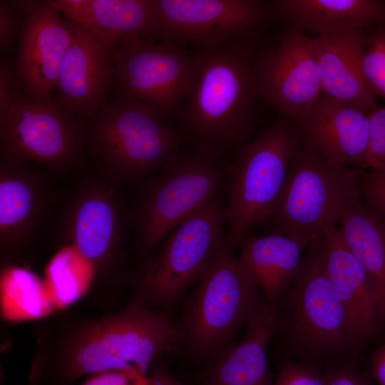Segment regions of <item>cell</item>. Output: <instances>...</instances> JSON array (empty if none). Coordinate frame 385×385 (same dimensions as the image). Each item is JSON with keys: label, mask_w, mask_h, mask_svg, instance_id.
I'll use <instances>...</instances> for the list:
<instances>
[{"label": "cell", "mask_w": 385, "mask_h": 385, "mask_svg": "<svg viewBox=\"0 0 385 385\" xmlns=\"http://www.w3.org/2000/svg\"><path fill=\"white\" fill-rule=\"evenodd\" d=\"M114 100L138 106L163 120L179 110L193 86L197 61L182 45L149 38L113 54Z\"/></svg>", "instance_id": "cell-11"}, {"label": "cell", "mask_w": 385, "mask_h": 385, "mask_svg": "<svg viewBox=\"0 0 385 385\" xmlns=\"http://www.w3.org/2000/svg\"><path fill=\"white\" fill-rule=\"evenodd\" d=\"M45 2L107 48L96 18L93 0H46Z\"/></svg>", "instance_id": "cell-29"}, {"label": "cell", "mask_w": 385, "mask_h": 385, "mask_svg": "<svg viewBox=\"0 0 385 385\" xmlns=\"http://www.w3.org/2000/svg\"><path fill=\"white\" fill-rule=\"evenodd\" d=\"M150 39L197 46L256 38L270 17L261 0H154Z\"/></svg>", "instance_id": "cell-13"}, {"label": "cell", "mask_w": 385, "mask_h": 385, "mask_svg": "<svg viewBox=\"0 0 385 385\" xmlns=\"http://www.w3.org/2000/svg\"><path fill=\"white\" fill-rule=\"evenodd\" d=\"M267 7L270 18L318 35L385 24V1L381 0H275Z\"/></svg>", "instance_id": "cell-22"}, {"label": "cell", "mask_w": 385, "mask_h": 385, "mask_svg": "<svg viewBox=\"0 0 385 385\" xmlns=\"http://www.w3.org/2000/svg\"><path fill=\"white\" fill-rule=\"evenodd\" d=\"M71 24L73 38L61 66L58 93L55 96L68 113L86 119L108 103L113 61L106 46L73 22Z\"/></svg>", "instance_id": "cell-17"}, {"label": "cell", "mask_w": 385, "mask_h": 385, "mask_svg": "<svg viewBox=\"0 0 385 385\" xmlns=\"http://www.w3.org/2000/svg\"><path fill=\"white\" fill-rule=\"evenodd\" d=\"M51 200L46 180L31 163L0 153V245L14 257L31 242Z\"/></svg>", "instance_id": "cell-16"}, {"label": "cell", "mask_w": 385, "mask_h": 385, "mask_svg": "<svg viewBox=\"0 0 385 385\" xmlns=\"http://www.w3.org/2000/svg\"><path fill=\"white\" fill-rule=\"evenodd\" d=\"M273 385H327V377L319 369L291 359L281 365Z\"/></svg>", "instance_id": "cell-31"}, {"label": "cell", "mask_w": 385, "mask_h": 385, "mask_svg": "<svg viewBox=\"0 0 385 385\" xmlns=\"http://www.w3.org/2000/svg\"><path fill=\"white\" fill-rule=\"evenodd\" d=\"M322 94L366 114L379 106L363 73L362 29L313 37Z\"/></svg>", "instance_id": "cell-20"}, {"label": "cell", "mask_w": 385, "mask_h": 385, "mask_svg": "<svg viewBox=\"0 0 385 385\" xmlns=\"http://www.w3.org/2000/svg\"><path fill=\"white\" fill-rule=\"evenodd\" d=\"M362 70L365 80L376 97L385 100V28L380 26L364 36Z\"/></svg>", "instance_id": "cell-28"}, {"label": "cell", "mask_w": 385, "mask_h": 385, "mask_svg": "<svg viewBox=\"0 0 385 385\" xmlns=\"http://www.w3.org/2000/svg\"><path fill=\"white\" fill-rule=\"evenodd\" d=\"M54 310L45 281L19 267L5 268L1 276V311L9 321H26L48 317Z\"/></svg>", "instance_id": "cell-26"}, {"label": "cell", "mask_w": 385, "mask_h": 385, "mask_svg": "<svg viewBox=\"0 0 385 385\" xmlns=\"http://www.w3.org/2000/svg\"><path fill=\"white\" fill-rule=\"evenodd\" d=\"M359 184L361 197L385 218V170L359 169Z\"/></svg>", "instance_id": "cell-33"}, {"label": "cell", "mask_w": 385, "mask_h": 385, "mask_svg": "<svg viewBox=\"0 0 385 385\" xmlns=\"http://www.w3.org/2000/svg\"><path fill=\"white\" fill-rule=\"evenodd\" d=\"M227 239L185 302L180 347L207 363L235 344L259 289Z\"/></svg>", "instance_id": "cell-7"}, {"label": "cell", "mask_w": 385, "mask_h": 385, "mask_svg": "<svg viewBox=\"0 0 385 385\" xmlns=\"http://www.w3.org/2000/svg\"><path fill=\"white\" fill-rule=\"evenodd\" d=\"M275 306L274 337L295 361L319 369L338 366L354 353L344 310L327 274L322 237L305 250L302 263Z\"/></svg>", "instance_id": "cell-3"}, {"label": "cell", "mask_w": 385, "mask_h": 385, "mask_svg": "<svg viewBox=\"0 0 385 385\" xmlns=\"http://www.w3.org/2000/svg\"><path fill=\"white\" fill-rule=\"evenodd\" d=\"M81 385H150V381L138 370H118L88 376Z\"/></svg>", "instance_id": "cell-34"}, {"label": "cell", "mask_w": 385, "mask_h": 385, "mask_svg": "<svg viewBox=\"0 0 385 385\" xmlns=\"http://www.w3.org/2000/svg\"><path fill=\"white\" fill-rule=\"evenodd\" d=\"M325 374L327 385H369L361 374L349 363L331 367Z\"/></svg>", "instance_id": "cell-35"}, {"label": "cell", "mask_w": 385, "mask_h": 385, "mask_svg": "<svg viewBox=\"0 0 385 385\" xmlns=\"http://www.w3.org/2000/svg\"><path fill=\"white\" fill-rule=\"evenodd\" d=\"M339 225L346 245L366 272L382 327L385 324V218L361 197Z\"/></svg>", "instance_id": "cell-24"}, {"label": "cell", "mask_w": 385, "mask_h": 385, "mask_svg": "<svg viewBox=\"0 0 385 385\" xmlns=\"http://www.w3.org/2000/svg\"><path fill=\"white\" fill-rule=\"evenodd\" d=\"M168 315L133 300L126 308L68 324L33 362L30 385H71L86 375L138 370L180 347Z\"/></svg>", "instance_id": "cell-1"}, {"label": "cell", "mask_w": 385, "mask_h": 385, "mask_svg": "<svg viewBox=\"0 0 385 385\" xmlns=\"http://www.w3.org/2000/svg\"><path fill=\"white\" fill-rule=\"evenodd\" d=\"M225 168L219 160L180 152L160 170L137 187L129 222L141 263L185 220L218 191Z\"/></svg>", "instance_id": "cell-9"}, {"label": "cell", "mask_w": 385, "mask_h": 385, "mask_svg": "<svg viewBox=\"0 0 385 385\" xmlns=\"http://www.w3.org/2000/svg\"><path fill=\"white\" fill-rule=\"evenodd\" d=\"M93 5L111 55L133 41L150 39L155 20L154 0H93Z\"/></svg>", "instance_id": "cell-25"}, {"label": "cell", "mask_w": 385, "mask_h": 385, "mask_svg": "<svg viewBox=\"0 0 385 385\" xmlns=\"http://www.w3.org/2000/svg\"><path fill=\"white\" fill-rule=\"evenodd\" d=\"M309 246L294 238L270 234L248 236L238 257L267 301L275 305L296 274Z\"/></svg>", "instance_id": "cell-23"}, {"label": "cell", "mask_w": 385, "mask_h": 385, "mask_svg": "<svg viewBox=\"0 0 385 385\" xmlns=\"http://www.w3.org/2000/svg\"><path fill=\"white\" fill-rule=\"evenodd\" d=\"M255 38L196 46V77L179 108L178 128L195 153L220 161L251 139L260 98Z\"/></svg>", "instance_id": "cell-2"}, {"label": "cell", "mask_w": 385, "mask_h": 385, "mask_svg": "<svg viewBox=\"0 0 385 385\" xmlns=\"http://www.w3.org/2000/svg\"><path fill=\"white\" fill-rule=\"evenodd\" d=\"M86 154L116 184L136 187L163 168L185 140L150 111L134 104L111 101L88 118Z\"/></svg>", "instance_id": "cell-6"}, {"label": "cell", "mask_w": 385, "mask_h": 385, "mask_svg": "<svg viewBox=\"0 0 385 385\" xmlns=\"http://www.w3.org/2000/svg\"><path fill=\"white\" fill-rule=\"evenodd\" d=\"M256 75L259 98L295 121L322 93L313 38L292 28L258 49Z\"/></svg>", "instance_id": "cell-14"}, {"label": "cell", "mask_w": 385, "mask_h": 385, "mask_svg": "<svg viewBox=\"0 0 385 385\" xmlns=\"http://www.w3.org/2000/svg\"><path fill=\"white\" fill-rule=\"evenodd\" d=\"M96 273L94 264L74 246L66 245L53 257L45 284L54 309H63L88 290Z\"/></svg>", "instance_id": "cell-27"}, {"label": "cell", "mask_w": 385, "mask_h": 385, "mask_svg": "<svg viewBox=\"0 0 385 385\" xmlns=\"http://www.w3.org/2000/svg\"><path fill=\"white\" fill-rule=\"evenodd\" d=\"M275 314V306L259 290L244 337L207 363L203 385H273L267 349L274 334Z\"/></svg>", "instance_id": "cell-21"}, {"label": "cell", "mask_w": 385, "mask_h": 385, "mask_svg": "<svg viewBox=\"0 0 385 385\" xmlns=\"http://www.w3.org/2000/svg\"><path fill=\"white\" fill-rule=\"evenodd\" d=\"M86 140L83 119L68 113L52 94L27 96L13 66L1 58V153L65 172L82 163Z\"/></svg>", "instance_id": "cell-4"}, {"label": "cell", "mask_w": 385, "mask_h": 385, "mask_svg": "<svg viewBox=\"0 0 385 385\" xmlns=\"http://www.w3.org/2000/svg\"><path fill=\"white\" fill-rule=\"evenodd\" d=\"M225 225V205L219 190L141 263L135 277L134 299L148 307H173L208 268L226 238Z\"/></svg>", "instance_id": "cell-10"}, {"label": "cell", "mask_w": 385, "mask_h": 385, "mask_svg": "<svg viewBox=\"0 0 385 385\" xmlns=\"http://www.w3.org/2000/svg\"><path fill=\"white\" fill-rule=\"evenodd\" d=\"M359 173L327 160L300 138L276 202L272 233L307 246L323 237L361 198Z\"/></svg>", "instance_id": "cell-5"}, {"label": "cell", "mask_w": 385, "mask_h": 385, "mask_svg": "<svg viewBox=\"0 0 385 385\" xmlns=\"http://www.w3.org/2000/svg\"><path fill=\"white\" fill-rule=\"evenodd\" d=\"M369 143L366 168L385 170V105L368 114Z\"/></svg>", "instance_id": "cell-32"}, {"label": "cell", "mask_w": 385, "mask_h": 385, "mask_svg": "<svg viewBox=\"0 0 385 385\" xmlns=\"http://www.w3.org/2000/svg\"><path fill=\"white\" fill-rule=\"evenodd\" d=\"M322 255L327 274L356 349L381 327L368 276L338 226L322 237Z\"/></svg>", "instance_id": "cell-19"}, {"label": "cell", "mask_w": 385, "mask_h": 385, "mask_svg": "<svg viewBox=\"0 0 385 385\" xmlns=\"http://www.w3.org/2000/svg\"><path fill=\"white\" fill-rule=\"evenodd\" d=\"M26 18L21 0L0 1V50L8 51L19 38Z\"/></svg>", "instance_id": "cell-30"}, {"label": "cell", "mask_w": 385, "mask_h": 385, "mask_svg": "<svg viewBox=\"0 0 385 385\" xmlns=\"http://www.w3.org/2000/svg\"><path fill=\"white\" fill-rule=\"evenodd\" d=\"M371 371L379 385H385V342L371 356Z\"/></svg>", "instance_id": "cell-36"}, {"label": "cell", "mask_w": 385, "mask_h": 385, "mask_svg": "<svg viewBox=\"0 0 385 385\" xmlns=\"http://www.w3.org/2000/svg\"><path fill=\"white\" fill-rule=\"evenodd\" d=\"M300 141L297 121L280 115L250 139L225 168L226 239L240 247L252 228L272 220L292 157Z\"/></svg>", "instance_id": "cell-8"}, {"label": "cell", "mask_w": 385, "mask_h": 385, "mask_svg": "<svg viewBox=\"0 0 385 385\" xmlns=\"http://www.w3.org/2000/svg\"><path fill=\"white\" fill-rule=\"evenodd\" d=\"M26 13L13 67L21 90L31 98L57 88L61 66L71 43V21L45 1L21 0Z\"/></svg>", "instance_id": "cell-15"}, {"label": "cell", "mask_w": 385, "mask_h": 385, "mask_svg": "<svg viewBox=\"0 0 385 385\" xmlns=\"http://www.w3.org/2000/svg\"><path fill=\"white\" fill-rule=\"evenodd\" d=\"M297 123L302 142L311 150L334 163L366 168L368 114L322 93Z\"/></svg>", "instance_id": "cell-18"}, {"label": "cell", "mask_w": 385, "mask_h": 385, "mask_svg": "<svg viewBox=\"0 0 385 385\" xmlns=\"http://www.w3.org/2000/svg\"><path fill=\"white\" fill-rule=\"evenodd\" d=\"M122 186L100 172L81 181L64 208L60 232L98 270L113 271L123 261L129 210Z\"/></svg>", "instance_id": "cell-12"}]
</instances>
